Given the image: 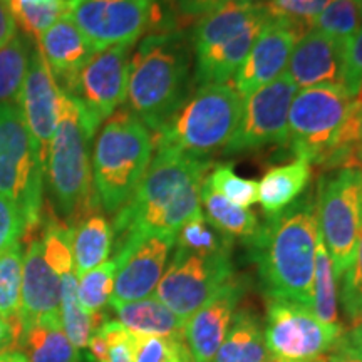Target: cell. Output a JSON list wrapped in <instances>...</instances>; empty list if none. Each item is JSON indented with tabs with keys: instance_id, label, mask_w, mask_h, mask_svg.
Masks as SVG:
<instances>
[{
	"instance_id": "obj_10",
	"label": "cell",
	"mask_w": 362,
	"mask_h": 362,
	"mask_svg": "<svg viewBox=\"0 0 362 362\" xmlns=\"http://www.w3.org/2000/svg\"><path fill=\"white\" fill-rule=\"evenodd\" d=\"M264 332L269 362H327L344 330L320 322L309 307L269 298Z\"/></svg>"
},
{
	"instance_id": "obj_41",
	"label": "cell",
	"mask_w": 362,
	"mask_h": 362,
	"mask_svg": "<svg viewBox=\"0 0 362 362\" xmlns=\"http://www.w3.org/2000/svg\"><path fill=\"white\" fill-rule=\"evenodd\" d=\"M341 300L349 320L354 319L357 312L362 309V225L359 240H357L354 260H352L346 274L342 275Z\"/></svg>"
},
{
	"instance_id": "obj_16",
	"label": "cell",
	"mask_w": 362,
	"mask_h": 362,
	"mask_svg": "<svg viewBox=\"0 0 362 362\" xmlns=\"http://www.w3.org/2000/svg\"><path fill=\"white\" fill-rule=\"evenodd\" d=\"M61 93L56 78L49 69L39 45L35 44L17 106L27 129L33 136L35 151L44 171L47 166L49 148L56 133Z\"/></svg>"
},
{
	"instance_id": "obj_17",
	"label": "cell",
	"mask_w": 362,
	"mask_h": 362,
	"mask_svg": "<svg viewBox=\"0 0 362 362\" xmlns=\"http://www.w3.org/2000/svg\"><path fill=\"white\" fill-rule=\"evenodd\" d=\"M300 33L287 22L270 19L257 35L250 52L235 74V89L242 98L285 74Z\"/></svg>"
},
{
	"instance_id": "obj_23",
	"label": "cell",
	"mask_w": 362,
	"mask_h": 362,
	"mask_svg": "<svg viewBox=\"0 0 362 362\" xmlns=\"http://www.w3.org/2000/svg\"><path fill=\"white\" fill-rule=\"evenodd\" d=\"M265 13L264 2H250L228 4V6L200 17L189 35L193 54L197 56L226 39H232L233 35L242 33L248 24H252L253 21Z\"/></svg>"
},
{
	"instance_id": "obj_21",
	"label": "cell",
	"mask_w": 362,
	"mask_h": 362,
	"mask_svg": "<svg viewBox=\"0 0 362 362\" xmlns=\"http://www.w3.org/2000/svg\"><path fill=\"white\" fill-rule=\"evenodd\" d=\"M37 45L61 89L96 52L67 13L40 35Z\"/></svg>"
},
{
	"instance_id": "obj_4",
	"label": "cell",
	"mask_w": 362,
	"mask_h": 362,
	"mask_svg": "<svg viewBox=\"0 0 362 362\" xmlns=\"http://www.w3.org/2000/svg\"><path fill=\"white\" fill-rule=\"evenodd\" d=\"M96 131L83 107L61 93L56 133L45 166L49 192L57 214L66 221H79L98 205L90 170V141Z\"/></svg>"
},
{
	"instance_id": "obj_48",
	"label": "cell",
	"mask_w": 362,
	"mask_h": 362,
	"mask_svg": "<svg viewBox=\"0 0 362 362\" xmlns=\"http://www.w3.org/2000/svg\"><path fill=\"white\" fill-rule=\"evenodd\" d=\"M86 349L89 351V359L93 362H107L110 361V346H107L106 337L99 330V327L90 334L88 347Z\"/></svg>"
},
{
	"instance_id": "obj_52",
	"label": "cell",
	"mask_w": 362,
	"mask_h": 362,
	"mask_svg": "<svg viewBox=\"0 0 362 362\" xmlns=\"http://www.w3.org/2000/svg\"><path fill=\"white\" fill-rule=\"evenodd\" d=\"M354 158L357 161H359V165L362 166V148H357L356 149V155H354Z\"/></svg>"
},
{
	"instance_id": "obj_29",
	"label": "cell",
	"mask_w": 362,
	"mask_h": 362,
	"mask_svg": "<svg viewBox=\"0 0 362 362\" xmlns=\"http://www.w3.org/2000/svg\"><path fill=\"white\" fill-rule=\"evenodd\" d=\"M19 349L27 362H81L79 349L66 336L62 325L37 324L24 327Z\"/></svg>"
},
{
	"instance_id": "obj_1",
	"label": "cell",
	"mask_w": 362,
	"mask_h": 362,
	"mask_svg": "<svg viewBox=\"0 0 362 362\" xmlns=\"http://www.w3.org/2000/svg\"><path fill=\"white\" fill-rule=\"evenodd\" d=\"M317 237V202L312 192L259 225L247 245L267 298L310 309Z\"/></svg>"
},
{
	"instance_id": "obj_28",
	"label": "cell",
	"mask_w": 362,
	"mask_h": 362,
	"mask_svg": "<svg viewBox=\"0 0 362 362\" xmlns=\"http://www.w3.org/2000/svg\"><path fill=\"white\" fill-rule=\"evenodd\" d=\"M200 205L203 206L202 211H205L203 214L205 218L228 238H238L243 243H248L259 230L260 221L252 210L225 200L208 187L205 181L200 192Z\"/></svg>"
},
{
	"instance_id": "obj_43",
	"label": "cell",
	"mask_w": 362,
	"mask_h": 362,
	"mask_svg": "<svg viewBox=\"0 0 362 362\" xmlns=\"http://www.w3.org/2000/svg\"><path fill=\"white\" fill-rule=\"evenodd\" d=\"M25 233V223L16 206L0 194V253L16 245Z\"/></svg>"
},
{
	"instance_id": "obj_54",
	"label": "cell",
	"mask_w": 362,
	"mask_h": 362,
	"mask_svg": "<svg viewBox=\"0 0 362 362\" xmlns=\"http://www.w3.org/2000/svg\"><path fill=\"white\" fill-rule=\"evenodd\" d=\"M267 2H270V0H267Z\"/></svg>"
},
{
	"instance_id": "obj_7",
	"label": "cell",
	"mask_w": 362,
	"mask_h": 362,
	"mask_svg": "<svg viewBox=\"0 0 362 362\" xmlns=\"http://www.w3.org/2000/svg\"><path fill=\"white\" fill-rule=\"evenodd\" d=\"M342 84L305 88L296 93L288 111V139L298 160L330 165L339 136L361 103Z\"/></svg>"
},
{
	"instance_id": "obj_40",
	"label": "cell",
	"mask_w": 362,
	"mask_h": 362,
	"mask_svg": "<svg viewBox=\"0 0 362 362\" xmlns=\"http://www.w3.org/2000/svg\"><path fill=\"white\" fill-rule=\"evenodd\" d=\"M327 4L329 0H270L264 6L270 19L287 22L300 34H305Z\"/></svg>"
},
{
	"instance_id": "obj_38",
	"label": "cell",
	"mask_w": 362,
	"mask_h": 362,
	"mask_svg": "<svg viewBox=\"0 0 362 362\" xmlns=\"http://www.w3.org/2000/svg\"><path fill=\"white\" fill-rule=\"evenodd\" d=\"M131 362H193L185 339L143 336L131 332Z\"/></svg>"
},
{
	"instance_id": "obj_44",
	"label": "cell",
	"mask_w": 362,
	"mask_h": 362,
	"mask_svg": "<svg viewBox=\"0 0 362 362\" xmlns=\"http://www.w3.org/2000/svg\"><path fill=\"white\" fill-rule=\"evenodd\" d=\"M99 330L106 337L110 346V361L107 362H131L129 336L131 332L119 320H104Z\"/></svg>"
},
{
	"instance_id": "obj_26",
	"label": "cell",
	"mask_w": 362,
	"mask_h": 362,
	"mask_svg": "<svg viewBox=\"0 0 362 362\" xmlns=\"http://www.w3.org/2000/svg\"><path fill=\"white\" fill-rule=\"evenodd\" d=\"M210 362H269L264 324L250 309H240Z\"/></svg>"
},
{
	"instance_id": "obj_45",
	"label": "cell",
	"mask_w": 362,
	"mask_h": 362,
	"mask_svg": "<svg viewBox=\"0 0 362 362\" xmlns=\"http://www.w3.org/2000/svg\"><path fill=\"white\" fill-rule=\"evenodd\" d=\"M259 0H175V7L185 17H203L228 4H250Z\"/></svg>"
},
{
	"instance_id": "obj_24",
	"label": "cell",
	"mask_w": 362,
	"mask_h": 362,
	"mask_svg": "<svg viewBox=\"0 0 362 362\" xmlns=\"http://www.w3.org/2000/svg\"><path fill=\"white\" fill-rule=\"evenodd\" d=\"M117 319L129 332L143 336L185 339L187 320L170 310L156 297H146L141 300L115 305Z\"/></svg>"
},
{
	"instance_id": "obj_15",
	"label": "cell",
	"mask_w": 362,
	"mask_h": 362,
	"mask_svg": "<svg viewBox=\"0 0 362 362\" xmlns=\"http://www.w3.org/2000/svg\"><path fill=\"white\" fill-rule=\"evenodd\" d=\"M176 237L170 233H146L115 243L117 272L111 307L141 300L156 291L168 265Z\"/></svg>"
},
{
	"instance_id": "obj_6",
	"label": "cell",
	"mask_w": 362,
	"mask_h": 362,
	"mask_svg": "<svg viewBox=\"0 0 362 362\" xmlns=\"http://www.w3.org/2000/svg\"><path fill=\"white\" fill-rule=\"evenodd\" d=\"M243 98L228 84L202 86L160 131L156 149H173L203 158L225 148L237 129Z\"/></svg>"
},
{
	"instance_id": "obj_5",
	"label": "cell",
	"mask_w": 362,
	"mask_h": 362,
	"mask_svg": "<svg viewBox=\"0 0 362 362\" xmlns=\"http://www.w3.org/2000/svg\"><path fill=\"white\" fill-rule=\"evenodd\" d=\"M153 149L149 129L128 110L104 121L90 155L94 194L104 211L116 215L131 200L151 163Z\"/></svg>"
},
{
	"instance_id": "obj_51",
	"label": "cell",
	"mask_w": 362,
	"mask_h": 362,
	"mask_svg": "<svg viewBox=\"0 0 362 362\" xmlns=\"http://www.w3.org/2000/svg\"><path fill=\"white\" fill-rule=\"evenodd\" d=\"M0 362H27L21 351H8L0 354Z\"/></svg>"
},
{
	"instance_id": "obj_49",
	"label": "cell",
	"mask_w": 362,
	"mask_h": 362,
	"mask_svg": "<svg viewBox=\"0 0 362 362\" xmlns=\"http://www.w3.org/2000/svg\"><path fill=\"white\" fill-rule=\"evenodd\" d=\"M327 362H362V351L352 346L351 342H347V339L341 337V341L336 346V349L332 351Z\"/></svg>"
},
{
	"instance_id": "obj_19",
	"label": "cell",
	"mask_w": 362,
	"mask_h": 362,
	"mask_svg": "<svg viewBox=\"0 0 362 362\" xmlns=\"http://www.w3.org/2000/svg\"><path fill=\"white\" fill-rule=\"evenodd\" d=\"M245 280L233 277L226 282L202 309H198L185 325L187 342L193 362H210L218 352L245 296Z\"/></svg>"
},
{
	"instance_id": "obj_25",
	"label": "cell",
	"mask_w": 362,
	"mask_h": 362,
	"mask_svg": "<svg viewBox=\"0 0 362 362\" xmlns=\"http://www.w3.org/2000/svg\"><path fill=\"white\" fill-rule=\"evenodd\" d=\"M310 163L297 160L270 168L259 181V202L265 215L272 216L291 206L310 183Z\"/></svg>"
},
{
	"instance_id": "obj_18",
	"label": "cell",
	"mask_w": 362,
	"mask_h": 362,
	"mask_svg": "<svg viewBox=\"0 0 362 362\" xmlns=\"http://www.w3.org/2000/svg\"><path fill=\"white\" fill-rule=\"evenodd\" d=\"M19 319L22 329L37 324L62 325L61 279L45 260L42 240H30L24 253Z\"/></svg>"
},
{
	"instance_id": "obj_30",
	"label": "cell",
	"mask_w": 362,
	"mask_h": 362,
	"mask_svg": "<svg viewBox=\"0 0 362 362\" xmlns=\"http://www.w3.org/2000/svg\"><path fill=\"white\" fill-rule=\"evenodd\" d=\"M61 279V322L66 336L78 349L88 347L90 334L104 322V315H90L83 309L78 297V275L76 270L64 272Z\"/></svg>"
},
{
	"instance_id": "obj_13",
	"label": "cell",
	"mask_w": 362,
	"mask_h": 362,
	"mask_svg": "<svg viewBox=\"0 0 362 362\" xmlns=\"http://www.w3.org/2000/svg\"><path fill=\"white\" fill-rule=\"evenodd\" d=\"M133 45H115L94 56L61 90L83 107L94 131L126 101Z\"/></svg>"
},
{
	"instance_id": "obj_33",
	"label": "cell",
	"mask_w": 362,
	"mask_h": 362,
	"mask_svg": "<svg viewBox=\"0 0 362 362\" xmlns=\"http://www.w3.org/2000/svg\"><path fill=\"white\" fill-rule=\"evenodd\" d=\"M17 27L27 37L39 39L67 13V0H7Z\"/></svg>"
},
{
	"instance_id": "obj_36",
	"label": "cell",
	"mask_w": 362,
	"mask_h": 362,
	"mask_svg": "<svg viewBox=\"0 0 362 362\" xmlns=\"http://www.w3.org/2000/svg\"><path fill=\"white\" fill-rule=\"evenodd\" d=\"M24 272V248L22 243L8 247L0 253V317L19 315Z\"/></svg>"
},
{
	"instance_id": "obj_11",
	"label": "cell",
	"mask_w": 362,
	"mask_h": 362,
	"mask_svg": "<svg viewBox=\"0 0 362 362\" xmlns=\"http://www.w3.org/2000/svg\"><path fill=\"white\" fill-rule=\"evenodd\" d=\"M233 277L232 253H194L176 247L155 297L188 320Z\"/></svg>"
},
{
	"instance_id": "obj_39",
	"label": "cell",
	"mask_w": 362,
	"mask_h": 362,
	"mask_svg": "<svg viewBox=\"0 0 362 362\" xmlns=\"http://www.w3.org/2000/svg\"><path fill=\"white\" fill-rule=\"evenodd\" d=\"M205 183L233 205L248 208L259 203V181L235 173L230 163H220L206 175Z\"/></svg>"
},
{
	"instance_id": "obj_50",
	"label": "cell",
	"mask_w": 362,
	"mask_h": 362,
	"mask_svg": "<svg viewBox=\"0 0 362 362\" xmlns=\"http://www.w3.org/2000/svg\"><path fill=\"white\" fill-rule=\"evenodd\" d=\"M351 329L344 332V337L347 339V342H351L352 346L362 351V309L357 312V315L351 320Z\"/></svg>"
},
{
	"instance_id": "obj_31",
	"label": "cell",
	"mask_w": 362,
	"mask_h": 362,
	"mask_svg": "<svg viewBox=\"0 0 362 362\" xmlns=\"http://www.w3.org/2000/svg\"><path fill=\"white\" fill-rule=\"evenodd\" d=\"M33 49L25 35L17 34L11 42L0 47V106L17 104L22 86L29 72Z\"/></svg>"
},
{
	"instance_id": "obj_22",
	"label": "cell",
	"mask_w": 362,
	"mask_h": 362,
	"mask_svg": "<svg viewBox=\"0 0 362 362\" xmlns=\"http://www.w3.org/2000/svg\"><path fill=\"white\" fill-rule=\"evenodd\" d=\"M267 21H269V16L265 13L248 24L242 33L233 35L232 39H226L208 51L197 54L193 69L194 86L202 88V86L210 84H226L235 78Z\"/></svg>"
},
{
	"instance_id": "obj_42",
	"label": "cell",
	"mask_w": 362,
	"mask_h": 362,
	"mask_svg": "<svg viewBox=\"0 0 362 362\" xmlns=\"http://www.w3.org/2000/svg\"><path fill=\"white\" fill-rule=\"evenodd\" d=\"M344 88L352 96L362 93V27L344 47Z\"/></svg>"
},
{
	"instance_id": "obj_37",
	"label": "cell",
	"mask_w": 362,
	"mask_h": 362,
	"mask_svg": "<svg viewBox=\"0 0 362 362\" xmlns=\"http://www.w3.org/2000/svg\"><path fill=\"white\" fill-rule=\"evenodd\" d=\"M362 16L357 0H329L319 17L314 21L312 29L347 42L359 33Z\"/></svg>"
},
{
	"instance_id": "obj_14",
	"label": "cell",
	"mask_w": 362,
	"mask_h": 362,
	"mask_svg": "<svg viewBox=\"0 0 362 362\" xmlns=\"http://www.w3.org/2000/svg\"><path fill=\"white\" fill-rule=\"evenodd\" d=\"M297 88L287 76L243 98L237 129L223 148L225 155L255 151L288 139V111Z\"/></svg>"
},
{
	"instance_id": "obj_34",
	"label": "cell",
	"mask_w": 362,
	"mask_h": 362,
	"mask_svg": "<svg viewBox=\"0 0 362 362\" xmlns=\"http://www.w3.org/2000/svg\"><path fill=\"white\" fill-rule=\"evenodd\" d=\"M117 264L115 259L106 260L96 269L86 272L78 277V297L83 309L90 315L103 314V309L110 304Z\"/></svg>"
},
{
	"instance_id": "obj_2",
	"label": "cell",
	"mask_w": 362,
	"mask_h": 362,
	"mask_svg": "<svg viewBox=\"0 0 362 362\" xmlns=\"http://www.w3.org/2000/svg\"><path fill=\"white\" fill-rule=\"evenodd\" d=\"M211 161L173 149H156L131 200L115 215V243L146 233H178L202 211L200 192Z\"/></svg>"
},
{
	"instance_id": "obj_47",
	"label": "cell",
	"mask_w": 362,
	"mask_h": 362,
	"mask_svg": "<svg viewBox=\"0 0 362 362\" xmlns=\"http://www.w3.org/2000/svg\"><path fill=\"white\" fill-rule=\"evenodd\" d=\"M17 35V24L7 0H0V47L7 45Z\"/></svg>"
},
{
	"instance_id": "obj_53",
	"label": "cell",
	"mask_w": 362,
	"mask_h": 362,
	"mask_svg": "<svg viewBox=\"0 0 362 362\" xmlns=\"http://www.w3.org/2000/svg\"><path fill=\"white\" fill-rule=\"evenodd\" d=\"M359 2V8H361V16H362V0H357Z\"/></svg>"
},
{
	"instance_id": "obj_20",
	"label": "cell",
	"mask_w": 362,
	"mask_h": 362,
	"mask_svg": "<svg viewBox=\"0 0 362 362\" xmlns=\"http://www.w3.org/2000/svg\"><path fill=\"white\" fill-rule=\"evenodd\" d=\"M344 47L346 42L342 40L317 29L307 30L293 45L285 76L300 89L325 84L344 86Z\"/></svg>"
},
{
	"instance_id": "obj_27",
	"label": "cell",
	"mask_w": 362,
	"mask_h": 362,
	"mask_svg": "<svg viewBox=\"0 0 362 362\" xmlns=\"http://www.w3.org/2000/svg\"><path fill=\"white\" fill-rule=\"evenodd\" d=\"M71 228L74 270L79 277L110 259L115 233L110 221L101 214H89Z\"/></svg>"
},
{
	"instance_id": "obj_9",
	"label": "cell",
	"mask_w": 362,
	"mask_h": 362,
	"mask_svg": "<svg viewBox=\"0 0 362 362\" xmlns=\"http://www.w3.org/2000/svg\"><path fill=\"white\" fill-rule=\"evenodd\" d=\"M315 202L319 233L339 280L354 260L361 233L362 170L346 165L324 175L317 185Z\"/></svg>"
},
{
	"instance_id": "obj_32",
	"label": "cell",
	"mask_w": 362,
	"mask_h": 362,
	"mask_svg": "<svg viewBox=\"0 0 362 362\" xmlns=\"http://www.w3.org/2000/svg\"><path fill=\"white\" fill-rule=\"evenodd\" d=\"M310 310L320 322L327 325H341L337 320V279L322 237H317L315 272L312 285Z\"/></svg>"
},
{
	"instance_id": "obj_35",
	"label": "cell",
	"mask_w": 362,
	"mask_h": 362,
	"mask_svg": "<svg viewBox=\"0 0 362 362\" xmlns=\"http://www.w3.org/2000/svg\"><path fill=\"white\" fill-rule=\"evenodd\" d=\"M176 247L194 253H232L233 240L218 232L200 211L178 230Z\"/></svg>"
},
{
	"instance_id": "obj_46",
	"label": "cell",
	"mask_w": 362,
	"mask_h": 362,
	"mask_svg": "<svg viewBox=\"0 0 362 362\" xmlns=\"http://www.w3.org/2000/svg\"><path fill=\"white\" fill-rule=\"evenodd\" d=\"M21 332L22 324L19 315L11 317V319L0 317V354L19 347Z\"/></svg>"
},
{
	"instance_id": "obj_3",
	"label": "cell",
	"mask_w": 362,
	"mask_h": 362,
	"mask_svg": "<svg viewBox=\"0 0 362 362\" xmlns=\"http://www.w3.org/2000/svg\"><path fill=\"white\" fill-rule=\"evenodd\" d=\"M193 47L187 34L146 35L129 61L126 106L148 129L160 131L192 96Z\"/></svg>"
},
{
	"instance_id": "obj_8",
	"label": "cell",
	"mask_w": 362,
	"mask_h": 362,
	"mask_svg": "<svg viewBox=\"0 0 362 362\" xmlns=\"http://www.w3.org/2000/svg\"><path fill=\"white\" fill-rule=\"evenodd\" d=\"M45 171L17 104L0 106V194L19 210L25 232L40 225Z\"/></svg>"
},
{
	"instance_id": "obj_12",
	"label": "cell",
	"mask_w": 362,
	"mask_h": 362,
	"mask_svg": "<svg viewBox=\"0 0 362 362\" xmlns=\"http://www.w3.org/2000/svg\"><path fill=\"white\" fill-rule=\"evenodd\" d=\"M67 16L94 51L134 45L160 17L158 0H67Z\"/></svg>"
}]
</instances>
